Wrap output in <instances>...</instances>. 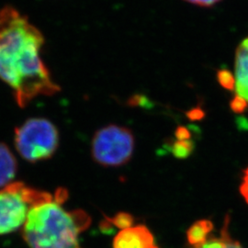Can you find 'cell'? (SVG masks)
I'll list each match as a JSON object with an SVG mask.
<instances>
[{
	"label": "cell",
	"instance_id": "1",
	"mask_svg": "<svg viewBox=\"0 0 248 248\" xmlns=\"http://www.w3.org/2000/svg\"><path fill=\"white\" fill-rule=\"evenodd\" d=\"M44 44L39 29L18 10L9 6L0 9V80L21 108L60 90L42 59Z\"/></svg>",
	"mask_w": 248,
	"mask_h": 248
},
{
	"label": "cell",
	"instance_id": "2",
	"mask_svg": "<svg viewBox=\"0 0 248 248\" xmlns=\"http://www.w3.org/2000/svg\"><path fill=\"white\" fill-rule=\"evenodd\" d=\"M66 198V190L60 188L31 208L21 229L29 248H82L79 234L91 220L82 210L66 211L62 206Z\"/></svg>",
	"mask_w": 248,
	"mask_h": 248
},
{
	"label": "cell",
	"instance_id": "3",
	"mask_svg": "<svg viewBox=\"0 0 248 248\" xmlns=\"http://www.w3.org/2000/svg\"><path fill=\"white\" fill-rule=\"evenodd\" d=\"M51 195L19 181L0 188V235L22 229L31 208Z\"/></svg>",
	"mask_w": 248,
	"mask_h": 248
},
{
	"label": "cell",
	"instance_id": "4",
	"mask_svg": "<svg viewBox=\"0 0 248 248\" xmlns=\"http://www.w3.org/2000/svg\"><path fill=\"white\" fill-rule=\"evenodd\" d=\"M14 142L23 159L35 163L53 156L59 144V133L50 121L32 118L15 130Z\"/></svg>",
	"mask_w": 248,
	"mask_h": 248
},
{
	"label": "cell",
	"instance_id": "5",
	"mask_svg": "<svg viewBox=\"0 0 248 248\" xmlns=\"http://www.w3.org/2000/svg\"><path fill=\"white\" fill-rule=\"evenodd\" d=\"M134 145V136L130 129L110 124L95 133L92 157L103 167H121L132 158Z\"/></svg>",
	"mask_w": 248,
	"mask_h": 248
},
{
	"label": "cell",
	"instance_id": "6",
	"mask_svg": "<svg viewBox=\"0 0 248 248\" xmlns=\"http://www.w3.org/2000/svg\"><path fill=\"white\" fill-rule=\"evenodd\" d=\"M233 79L235 97L231 107L234 112L242 113L248 108V37L236 49Z\"/></svg>",
	"mask_w": 248,
	"mask_h": 248
},
{
	"label": "cell",
	"instance_id": "7",
	"mask_svg": "<svg viewBox=\"0 0 248 248\" xmlns=\"http://www.w3.org/2000/svg\"><path fill=\"white\" fill-rule=\"evenodd\" d=\"M113 248H159L151 231L145 225L130 226L117 233Z\"/></svg>",
	"mask_w": 248,
	"mask_h": 248
},
{
	"label": "cell",
	"instance_id": "8",
	"mask_svg": "<svg viewBox=\"0 0 248 248\" xmlns=\"http://www.w3.org/2000/svg\"><path fill=\"white\" fill-rule=\"evenodd\" d=\"M18 170V163L9 147L0 142V188L14 181Z\"/></svg>",
	"mask_w": 248,
	"mask_h": 248
},
{
	"label": "cell",
	"instance_id": "9",
	"mask_svg": "<svg viewBox=\"0 0 248 248\" xmlns=\"http://www.w3.org/2000/svg\"><path fill=\"white\" fill-rule=\"evenodd\" d=\"M229 217L224 221L223 226L218 235L211 234L203 243L190 248H244L239 242L232 238L228 231Z\"/></svg>",
	"mask_w": 248,
	"mask_h": 248
},
{
	"label": "cell",
	"instance_id": "10",
	"mask_svg": "<svg viewBox=\"0 0 248 248\" xmlns=\"http://www.w3.org/2000/svg\"><path fill=\"white\" fill-rule=\"evenodd\" d=\"M213 222L209 220H200L193 223L186 232V239L190 247L200 245L212 234Z\"/></svg>",
	"mask_w": 248,
	"mask_h": 248
},
{
	"label": "cell",
	"instance_id": "11",
	"mask_svg": "<svg viewBox=\"0 0 248 248\" xmlns=\"http://www.w3.org/2000/svg\"><path fill=\"white\" fill-rule=\"evenodd\" d=\"M194 149V143L188 140H177L173 144L172 152L177 158H186Z\"/></svg>",
	"mask_w": 248,
	"mask_h": 248
},
{
	"label": "cell",
	"instance_id": "12",
	"mask_svg": "<svg viewBox=\"0 0 248 248\" xmlns=\"http://www.w3.org/2000/svg\"><path fill=\"white\" fill-rule=\"evenodd\" d=\"M110 222L117 227H119L121 230H123L133 225V218L129 213H120L114 218L110 219Z\"/></svg>",
	"mask_w": 248,
	"mask_h": 248
},
{
	"label": "cell",
	"instance_id": "13",
	"mask_svg": "<svg viewBox=\"0 0 248 248\" xmlns=\"http://www.w3.org/2000/svg\"><path fill=\"white\" fill-rule=\"evenodd\" d=\"M218 77H219L220 83L225 89L233 90L234 79H233V75H232L231 72L227 71V70L219 72Z\"/></svg>",
	"mask_w": 248,
	"mask_h": 248
},
{
	"label": "cell",
	"instance_id": "14",
	"mask_svg": "<svg viewBox=\"0 0 248 248\" xmlns=\"http://www.w3.org/2000/svg\"><path fill=\"white\" fill-rule=\"evenodd\" d=\"M189 4L196 5L199 7H203V8H211L221 2L222 0H184Z\"/></svg>",
	"mask_w": 248,
	"mask_h": 248
},
{
	"label": "cell",
	"instance_id": "15",
	"mask_svg": "<svg viewBox=\"0 0 248 248\" xmlns=\"http://www.w3.org/2000/svg\"><path fill=\"white\" fill-rule=\"evenodd\" d=\"M240 193L244 197L245 201L248 204V168L246 169L244 176H243L242 183L240 185Z\"/></svg>",
	"mask_w": 248,
	"mask_h": 248
},
{
	"label": "cell",
	"instance_id": "16",
	"mask_svg": "<svg viewBox=\"0 0 248 248\" xmlns=\"http://www.w3.org/2000/svg\"><path fill=\"white\" fill-rule=\"evenodd\" d=\"M177 140H188L189 139V133L187 131V129L186 128H178L177 130Z\"/></svg>",
	"mask_w": 248,
	"mask_h": 248
}]
</instances>
